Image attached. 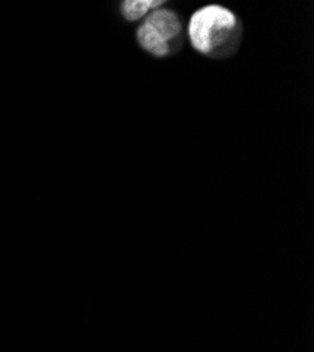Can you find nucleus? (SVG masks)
Returning <instances> with one entry per match:
<instances>
[{
	"mask_svg": "<svg viewBox=\"0 0 314 352\" xmlns=\"http://www.w3.org/2000/svg\"><path fill=\"white\" fill-rule=\"evenodd\" d=\"M188 38L199 54L213 60H224L234 55L241 44V21L230 9L208 5L190 16Z\"/></svg>",
	"mask_w": 314,
	"mask_h": 352,
	"instance_id": "obj_1",
	"label": "nucleus"
},
{
	"mask_svg": "<svg viewBox=\"0 0 314 352\" xmlns=\"http://www.w3.org/2000/svg\"><path fill=\"white\" fill-rule=\"evenodd\" d=\"M139 47L157 58H165L183 45L185 28L177 12L158 8L147 14L135 32Z\"/></svg>",
	"mask_w": 314,
	"mask_h": 352,
	"instance_id": "obj_2",
	"label": "nucleus"
},
{
	"mask_svg": "<svg viewBox=\"0 0 314 352\" xmlns=\"http://www.w3.org/2000/svg\"><path fill=\"white\" fill-rule=\"evenodd\" d=\"M162 5L164 2H158V0H126V2H122L120 10L127 21H137L142 20Z\"/></svg>",
	"mask_w": 314,
	"mask_h": 352,
	"instance_id": "obj_3",
	"label": "nucleus"
}]
</instances>
